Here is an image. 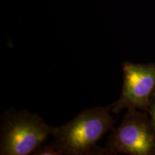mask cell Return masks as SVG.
Instances as JSON below:
<instances>
[{"mask_svg": "<svg viewBox=\"0 0 155 155\" xmlns=\"http://www.w3.org/2000/svg\"><path fill=\"white\" fill-rule=\"evenodd\" d=\"M111 111V105L81 111L71 121L54 128L53 143L63 154H106L104 150L97 149L96 143L114 129L115 121L110 114Z\"/></svg>", "mask_w": 155, "mask_h": 155, "instance_id": "1", "label": "cell"}, {"mask_svg": "<svg viewBox=\"0 0 155 155\" xmlns=\"http://www.w3.org/2000/svg\"><path fill=\"white\" fill-rule=\"evenodd\" d=\"M53 127L48 125L40 116L27 110L9 111L1 127V155H28L41 146Z\"/></svg>", "mask_w": 155, "mask_h": 155, "instance_id": "2", "label": "cell"}, {"mask_svg": "<svg viewBox=\"0 0 155 155\" xmlns=\"http://www.w3.org/2000/svg\"><path fill=\"white\" fill-rule=\"evenodd\" d=\"M106 154L155 155V129L147 111L127 108L121 123L108 137Z\"/></svg>", "mask_w": 155, "mask_h": 155, "instance_id": "3", "label": "cell"}, {"mask_svg": "<svg viewBox=\"0 0 155 155\" xmlns=\"http://www.w3.org/2000/svg\"><path fill=\"white\" fill-rule=\"evenodd\" d=\"M124 84L119 100L111 104L115 114L124 108H134L149 112L155 92V63L122 65Z\"/></svg>", "mask_w": 155, "mask_h": 155, "instance_id": "4", "label": "cell"}, {"mask_svg": "<svg viewBox=\"0 0 155 155\" xmlns=\"http://www.w3.org/2000/svg\"><path fill=\"white\" fill-rule=\"evenodd\" d=\"M36 155H63V153L57 147V145L53 142L52 144L45 145L38 147L33 152Z\"/></svg>", "mask_w": 155, "mask_h": 155, "instance_id": "5", "label": "cell"}, {"mask_svg": "<svg viewBox=\"0 0 155 155\" xmlns=\"http://www.w3.org/2000/svg\"><path fill=\"white\" fill-rule=\"evenodd\" d=\"M149 113L150 114L151 119H152L153 125H154V127L155 129V105L153 106V104L151 105L150 111H149Z\"/></svg>", "mask_w": 155, "mask_h": 155, "instance_id": "6", "label": "cell"}]
</instances>
